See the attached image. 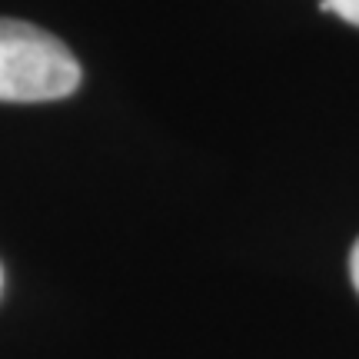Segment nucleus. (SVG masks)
<instances>
[{
  "mask_svg": "<svg viewBox=\"0 0 359 359\" xmlns=\"http://www.w3.org/2000/svg\"><path fill=\"white\" fill-rule=\"evenodd\" d=\"M349 276H353V286H356V293H359V240L353 246V257H349Z\"/></svg>",
  "mask_w": 359,
  "mask_h": 359,
  "instance_id": "obj_3",
  "label": "nucleus"
},
{
  "mask_svg": "<svg viewBox=\"0 0 359 359\" xmlns=\"http://www.w3.org/2000/svg\"><path fill=\"white\" fill-rule=\"evenodd\" d=\"M323 11H333L336 17H343L346 24L359 27V0H320Z\"/></svg>",
  "mask_w": 359,
  "mask_h": 359,
  "instance_id": "obj_2",
  "label": "nucleus"
},
{
  "mask_svg": "<svg viewBox=\"0 0 359 359\" xmlns=\"http://www.w3.org/2000/svg\"><path fill=\"white\" fill-rule=\"evenodd\" d=\"M0 286H4V273H0Z\"/></svg>",
  "mask_w": 359,
  "mask_h": 359,
  "instance_id": "obj_4",
  "label": "nucleus"
},
{
  "mask_svg": "<svg viewBox=\"0 0 359 359\" xmlns=\"http://www.w3.org/2000/svg\"><path fill=\"white\" fill-rule=\"evenodd\" d=\"M80 87V64L64 40L0 17V103H43Z\"/></svg>",
  "mask_w": 359,
  "mask_h": 359,
  "instance_id": "obj_1",
  "label": "nucleus"
}]
</instances>
